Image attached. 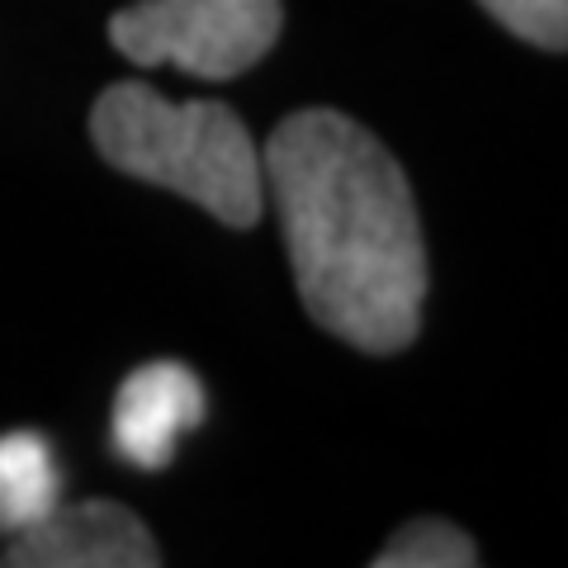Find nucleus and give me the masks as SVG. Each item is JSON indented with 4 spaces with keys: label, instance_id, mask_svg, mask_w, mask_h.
Segmentation results:
<instances>
[{
    "label": "nucleus",
    "instance_id": "nucleus-1",
    "mask_svg": "<svg viewBox=\"0 0 568 568\" xmlns=\"http://www.w3.org/2000/svg\"><path fill=\"white\" fill-rule=\"evenodd\" d=\"M261 175L313 323L369 355L413 346L426 242L394 152L336 110H298L265 142Z\"/></svg>",
    "mask_w": 568,
    "mask_h": 568
},
{
    "label": "nucleus",
    "instance_id": "nucleus-2",
    "mask_svg": "<svg viewBox=\"0 0 568 568\" xmlns=\"http://www.w3.org/2000/svg\"><path fill=\"white\" fill-rule=\"evenodd\" d=\"M91 142L114 171L185 194L227 227H252L265 209L261 152L223 100H171L114 81L91 110Z\"/></svg>",
    "mask_w": 568,
    "mask_h": 568
},
{
    "label": "nucleus",
    "instance_id": "nucleus-3",
    "mask_svg": "<svg viewBox=\"0 0 568 568\" xmlns=\"http://www.w3.org/2000/svg\"><path fill=\"white\" fill-rule=\"evenodd\" d=\"M280 29V0H138L110 20V43L138 67L233 81L275 48Z\"/></svg>",
    "mask_w": 568,
    "mask_h": 568
},
{
    "label": "nucleus",
    "instance_id": "nucleus-4",
    "mask_svg": "<svg viewBox=\"0 0 568 568\" xmlns=\"http://www.w3.org/2000/svg\"><path fill=\"white\" fill-rule=\"evenodd\" d=\"M152 530L123 503L91 497V503L52 507L48 517L24 526L0 555V568H156Z\"/></svg>",
    "mask_w": 568,
    "mask_h": 568
},
{
    "label": "nucleus",
    "instance_id": "nucleus-5",
    "mask_svg": "<svg viewBox=\"0 0 568 568\" xmlns=\"http://www.w3.org/2000/svg\"><path fill=\"white\" fill-rule=\"evenodd\" d=\"M204 422V384L181 361H152L133 369L114 394V450L138 469H166L181 436Z\"/></svg>",
    "mask_w": 568,
    "mask_h": 568
},
{
    "label": "nucleus",
    "instance_id": "nucleus-6",
    "mask_svg": "<svg viewBox=\"0 0 568 568\" xmlns=\"http://www.w3.org/2000/svg\"><path fill=\"white\" fill-rule=\"evenodd\" d=\"M62 503V469L48 436L6 432L0 436V536H20Z\"/></svg>",
    "mask_w": 568,
    "mask_h": 568
},
{
    "label": "nucleus",
    "instance_id": "nucleus-7",
    "mask_svg": "<svg viewBox=\"0 0 568 568\" xmlns=\"http://www.w3.org/2000/svg\"><path fill=\"white\" fill-rule=\"evenodd\" d=\"M474 564H478V545L440 517L407 521L375 555V568H474Z\"/></svg>",
    "mask_w": 568,
    "mask_h": 568
},
{
    "label": "nucleus",
    "instance_id": "nucleus-8",
    "mask_svg": "<svg viewBox=\"0 0 568 568\" xmlns=\"http://www.w3.org/2000/svg\"><path fill=\"white\" fill-rule=\"evenodd\" d=\"M503 29H511L517 39L564 52L568 43V0H478Z\"/></svg>",
    "mask_w": 568,
    "mask_h": 568
}]
</instances>
